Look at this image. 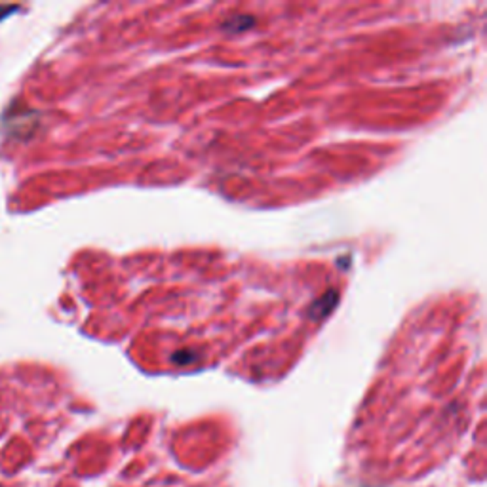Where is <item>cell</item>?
Here are the masks:
<instances>
[{"label": "cell", "instance_id": "1", "mask_svg": "<svg viewBox=\"0 0 487 487\" xmlns=\"http://www.w3.org/2000/svg\"><path fill=\"white\" fill-rule=\"evenodd\" d=\"M246 21L250 23V21H255V19L247 18V16H236V18L229 19V21H227L225 25H235L236 23V27L230 30V33H240V30H246L247 27H252V25H246Z\"/></svg>", "mask_w": 487, "mask_h": 487}, {"label": "cell", "instance_id": "2", "mask_svg": "<svg viewBox=\"0 0 487 487\" xmlns=\"http://www.w3.org/2000/svg\"><path fill=\"white\" fill-rule=\"evenodd\" d=\"M19 6H6V4H4V6H0V23H2L6 18H10V13L16 12Z\"/></svg>", "mask_w": 487, "mask_h": 487}]
</instances>
